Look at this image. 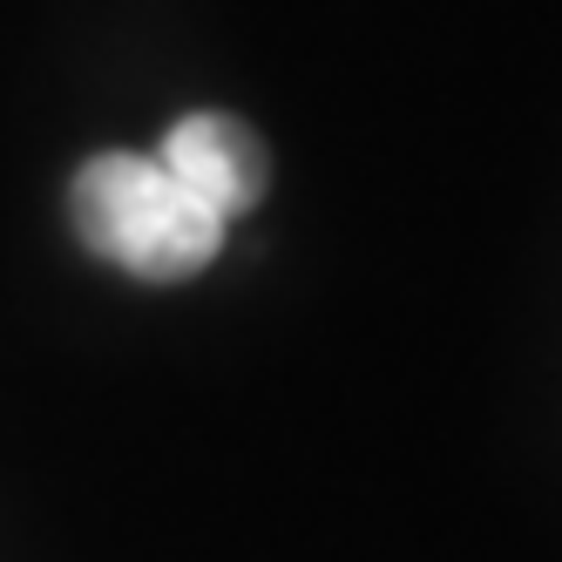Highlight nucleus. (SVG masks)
Here are the masks:
<instances>
[{
  "mask_svg": "<svg viewBox=\"0 0 562 562\" xmlns=\"http://www.w3.org/2000/svg\"><path fill=\"white\" fill-rule=\"evenodd\" d=\"M156 164H164L196 204H204L211 217H245L258 196H265V143L231 123V115H183V123L164 136V149H156Z\"/></svg>",
  "mask_w": 562,
  "mask_h": 562,
  "instance_id": "f03ea898",
  "label": "nucleus"
},
{
  "mask_svg": "<svg viewBox=\"0 0 562 562\" xmlns=\"http://www.w3.org/2000/svg\"><path fill=\"white\" fill-rule=\"evenodd\" d=\"M68 211L95 258L123 265L136 278H156V285L204 271L231 231L156 156H130V149H109L95 164H82V177L68 190Z\"/></svg>",
  "mask_w": 562,
  "mask_h": 562,
  "instance_id": "f257e3e1",
  "label": "nucleus"
}]
</instances>
